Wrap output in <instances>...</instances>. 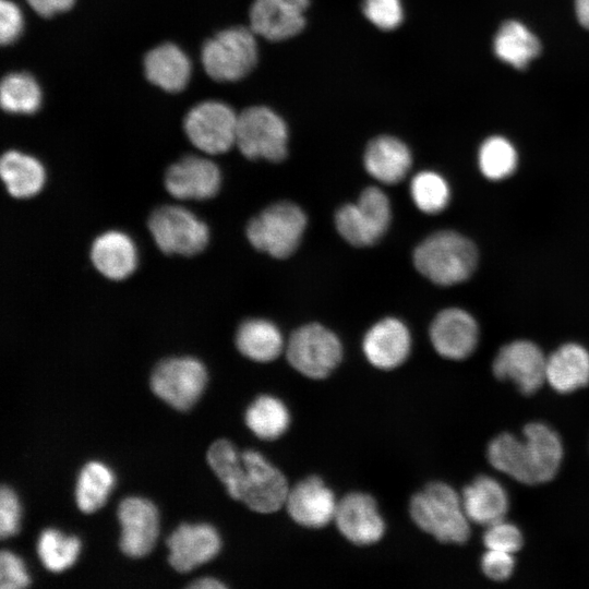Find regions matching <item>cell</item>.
Returning a JSON list of instances; mask_svg holds the SVG:
<instances>
[{"label": "cell", "mask_w": 589, "mask_h": 589, "mask_svg": "<svg viewBox=\"0 0 589 589\" xmlns=\"http://www.w3.org/2000/svg\"><path fill=\"white\" fill-rule=\"evenodd\" d=\"M207 461L228 494L251 510L271 514L285 505L287 479L257 450L240 453L228 440H217L207 450Z\"/></svg>", "instance_id": "6da1fadb"}, {"label": "cell", "mask_w": 589, "mask_h": 589, "mask_svg": "<svg viewBox=\"0 0 589 589\" xmlns=\"http://www.w3.org/2000/svg\"><path fill=\"white\" fill-rule=\"evenodd\" d=\"M409 513L424 532L444 543H464L470 536L469 519L456 491L443 482H432L410 500Z\"/></svg>", "instance_id": "7a4b0ae2"}, {"label": "cell", "mask_w": 589, "mask_h": 589, "mask_svg": "<svg viewBox=\"0 0 589 589\" xmlns=\"http://www.w3.org/2000/svg\"><path fill=\"white\" fill-rule=\"evenodd\" d=\"M413 264L432 283L450 286L470 277L478 264V252L469 239L442 230L430 235L416 248Z\"/></svg>", "instance_id": "3957f363"}, {"label": "cell", "mask_w": 589, "mask_h": 589, "mask_svg": "<svg viewBox=\"0 0 589 589\" xmlns=\"http://www.w3.org/2000/svg\"><path fill=\"white\" fill-rule=\"evenodd\" d=\"M305 227L306 216L298 205L278 202L249 221L247 237L259 251L285 259L297 250Z\"/></svg>", "instance_id": "277c9868"}, {"label": "cell", "mask_w": 589, "mask_h": 589, "mask_svg": "<svg viewBox=\"0 0 589 589\" xmlns=\"http://www.w3.org/2000/svg\"><path fill=\"white\" fill-rule=\"evenodd\" d=\"M254 34L251 28L235 26L206 40L202 62L208 76L219 82H232L250 73L257 61Z\"/></svg>", "instance_id": "5b68a950"}, {"label": "cell", "mask_w": 589, "mask_h": 589, "mask_svg": "<svg viewBox=\"0 0 589 589\" xmlns=\"http://www.w3.org/2000/svg\"><path fill=\"white\" fill-rule=\"evenodd\" d=\"M392 218L386 194L375 187L362 191L356 204H345L335 214L339 235L354 247L377 242L386 232Z\"/></svg>", "instance_id": "8992f818"}, {"label": "cell", "mask_w": 589, "mask_h": 589, "mask_svg": "<svg viewBox=\"0 0 589 589\" xmlns=\"http://www.w3.org/2000/svg\"><path fill=\"white\" fill-rule=\"evenodd\" d=\"M236 144L250 159L281 161L287 155L288 129L272 109L251 107L238 116Z\"/></svg>", "instance_id": "52a82bcc"}, {"label": "cell", "mask_w": 589, "mask_h": 589, "mask_svg": "<svg viewBox=\"0 0 589 589\" xmlns=\"http://www.w3.org/2000/svg\"><path fill=\"white\" fill-rule=\"evenodd\" d=\"M286 356L288 362L299 373L313 380H321L339 364L342 347L332 330L311 323L291 334Z\"/></svg>", "instance_id": "ba28073f"}, {"label": "cell", "mask_w": 589, "mask_h": 589, "mask_svg": "<svg viewBox=\"0 0 589 589\" xmlns=\"http://www.w3.org/2000/svg\"><path fill=\"white\" fill-rule=\"evenodd\" d=\"M148 228L157 247L167 254L194 255L209 239L207 226L181 206L158 207L148 218Z\"/></svg>", "instance_id": "9c48e42d"}, {"label": "cell", "mask_w": 589, "mask_h": 589, "mask_svg": "<svg viewBox=\"0 0 589 589\" xmlns=\"http://www.w3.org/2000/svg\"><path fill=\"white\" fill-rule=\"evenodd\" d=\"M207 382L206 369L192 357L160 361L151 375V388L172 408L185 411L200 398Z\"/></svg>", "instance_id": "30bf717a"}, {"label": "cell", "mask_w": 589, "mask_h": 589, "mask_svg": "<svg viewBox=\"0 0 589 589\" xmlns=\"http://www.w3.org/2000/svg\"><path fill=\"white\" fill-rule=\"evenodd\" d=\"M238 116L226 104L208 100L193 107L183 127L190 142L207 154H221L236 144Z\"/></svg>", "instance_id": "8fae6325"}, {"label": "cell", "mask_w": 589, "mask_h": 589, "mask_svg": "<svg viewBox=\"0 0 589 589\" xmlns=\"http://www.w3.org/2000/svg\"><path fill=\"white\" fill-rule=\"evenodd\" d=\"M546 358L533 342L516 340L503 346L493 361V373L500 380L512 381L530 395L545 381Z\"/></svg>", "instance_id": "7c38bea8"}, {"label": "cell", "mask_w": 589, "mask_h": 589, "mask_svg": "<svg viewBox=\"0 0 589 589\" xmlns=\"http://www.w3.org/2000/svg\"><path fill=\"white\" fill-rule=\"evenodd\" d=\"M334 520L339 532L357 545L374 544L385 533L376 501L363 492L345 495L337 504Z\"/></svg>", "instance_id": "4fadbf2b"}, {"label": "cell", "mask_w": 589, "mask_h": 589, "mask_svg": "<svg viewBox=\"0 0 589 589\" xmlns=\"http://www.w3.org/2000/svg\"><path fill=\"white\" fill-rule=\"evenodd\" d=\"M121 525L120 549L130 557H142L151 552L158 536V513L145 498L130 496L117 509Z\"/></svg>", "instance_id": "5bb4252c"}, {"label": "cell", "mask_w": 589, "mask_h": 589, "mask_svg": "<svg viewBox=\"0 0 589 589\" xmlns=\"http://www.w3.org/2000/svg\"><path fill=\"white\" fill-rule=\"evenodd\" d=\"M338 502L317 476L308 477L289 490L286 507L291 519L305 528H323L334 520Z\"/></svg>", "instance_id": "9a60e30c"}, {"label": "cell", "mask_w": 589, "mask_h": 589, "mask_svg": "<svg viewBox=\"0 0 589 589\" xmlns=\"http://www.w3.org/2000/svg\"><path fill=\"white\" fill-rule=\"evenodd\" d=\"M309 0H254L250 28L267 40L288 39L302 31Z\"/></svg>", "instance_id": "2e32d148"}, {"label": "cell", "mask_w": 589, "mask_h": 589, "mask_svg": "<svg viewBox=\"0 0 589 589\" xmlns=\"http://www.w3.org/2000/svg\"><path fill=\"white\" fill-rule=\"evenodd\" d=\"M169 564L187 573L214 558L221 546L217 530L208 524H181L167 539Z\"/></svg>", "instance_id": "e0dca14e"}, {"label": "cell", "mask_w": 589, "mask_h": 589, "mask_svg": "<svg viewBox=\"0 0 589 589\" xmlns=\"http://www.w3.org/2000/svg\"><path fill=\"white\" fill-rule=\"evenodd\" d=\"M221 176L209 159L189 155L172 164L165 176L167 191L180 200H206L219 190Z\"/></svg>", "instance_id": "ac0fdd59"}, {"label": "cell", "mask_w": 589, "mask_h": 589, "mask_svg": "<svg viewBox=\"0 0 589 589\" xmlns=\"http://www.w3.org/2000/svg\"><path fill=\"white\" fill-rule=\"evenodd\" d=\"M479 329L474 318L461 309L440 312L430 326V339L438 354L461 360L472 353L478 344Z\"/></svg>", "instance_id": "d6986e66"}, {"label": "cell", "mask_w": 589, "mask_h": 589, "mask_svg": "<svg viewBox=\"0 0 589 589\" xmlns=\"http://www.w3.org/2000/svg\"><path fill=\"white\" fill-rule=\"evenodd\" d=\"M362 349L373 366L381 370H392L408 358L411 349V336L401 321L387 317L374 324L366 332Z\"/></svg>", "instance_id": "ffe728a7"}, {"label": "cell", "mask_w": 589, "mask_h": 589, "mask_svg": "<svg viewBox=\"0 0 589 589\" xmlns=\"http://www.w3.org/2000/svg\"><path fill=\"white\" fill-rule=\"evenodd\" d=\"M91 260L101 275L112 280H121L135 269L137 252L128 235L111 230L94 240L91 247Z\"/></svg>", "instance_id": "44dd1931"}, {"label": "cell", "mask_w": 589, "mask_h": 589, "mask_svg": "<svg viewBox=\"0 0 589 589\" xmlns=\"http://www.w3.org/2000/svg\"><path fill=\"white\" fill-rule=\"evenodd\" d=\"M364 167L376 180L394 184L408 173L412 158L409 148L400 140L383 135L369 143L364 153Z\"/></svg>", "instance_id": "7402d4cb"}, {"label": "cell", "mask_w": 589, "mask_h": 589, "mask_svg": "<svg viewBox=\"0 0 589 589\" xmlns=\"http://www.w3.org/2000/svg\"><path fill=\"white\" fill-rule=\"evenodd\" d=\"M461 502L468 519L486 527L503 520L508 509L504 488L486 476L478 477L464 489Z\"/></svg>", "instance_id": "603a6c76"}, {"label": "cell", "mask_w": 589, "mask_h": 589, "mask_svg": "<svg viewBox=\"0 0 589 589\" xmlns=\"http://www.w3.org/2000/svg\"><path fill=\"white\" fill-rule=\"evenodd\" d=\"M147 80L164 91H182L191 76L188 56L175 44L166 43L148 51L144 59Z\"/></svg>", "instance_id": "cb8c5ba5"}, {"label": "cell", "mask_w": 589, "mask_h": 589, "mask_svg": "<svg viewBox=\"0 0 589 589\" xmlns=\"http://www.w3.org/2000/svg\"><path fill=\"white\" fill-rule=\"evenodd\" d=\"M545 381L558 393L589 384V352L578 344H565L546 359Z\"/></svg>", "instance_id": "d4e9b609"}, {"label": "cell", "mask_w": 589, "mask_h": 589, "mask_svg": "<svg viewBox=\"0 0 589 589\" xmlns=\"http://www.w3.org/2000/svg\"><path fill=\"white\" fill-rule=\"evenodd\" d=\"M524 436L537 483L550 481L555 477L563 458L560 436L540 422L528 423L524 429Z\"/></svg>", "instance_id": "484cf974"}, {"label": "cell", "mask_w": 589, "mask_h": 589, "mask_svg": "<svg viewBox=\"0 0 589 589\" xmlns=\"http://www.w3.org/2000/svg\"><path fill=\"white\" fill-rule=\"evenodd\" d=\"M0 175L7 191L17 199L34 196L45 183L43 165L33 156L17 151L2 155Z\"/></svg>", "instance_id": "4316f807"}, {"label": "cell", "mask_w": 589, "mask_h": 589, "mask_svg": "<svg viewBox=\"0 0 589 589\" xmlns=\"http://www.w3.org/2000/svg\"><path fill=\"white\" fill-rule=\"evenodd\" d=\"M236 345L244 357L256 362H271L281 353L284 338L274 323L250 318L239 326Z\"/></svg>", "instance_id": "83f0119b"}, {"label": "cell", "mask_w": 589, "mask_h": 589, "mask_svg": "<svg viewBox=\"0 0 589 589\" xmlns=\"http://www.w3.org/2000/svg\"><path fill=\"white\" fill-rule=\"evenodd\" d=\"M490 464L501 472L525 484H537L530 454L525 441L510 433H502L488 447Z\"/></svg>", "instance_id": "f1b7e54d"}, {"label": "cell", "mask_w": 589, "mask_h": 589, "mask_svg": "<svg viewBox=\"0 0 589 589\" xmlns=\"http://www.w3.org/2000/svg\"><path fill=\"white\" fill-rule=\"evenodd\" d=\"M496 57L516 69H525L540 52L538 38L520 22L502 24L494 38Z\"/></svg>", "instance_id": "f546056e"}, {"label": "cell", "mask_w": 589, "mask_h": 589, "mask_svg": "<svg viewBox=\"0 0 589 589\" xmlns=\"http://www.w3.org/2000/svg\"><path fill=\"white\" fill-rule=\"evenodd\" d=\"M244 420L259 438L273 441L288 430L290 412L281 399L272 395H261L248 407Z\"/></svg>", "instance_id": "4dcf8cb0"}, {"label": "cell", "mask_w": 589, "mask_h": 589, "mask_svg": "<svg viewBox=\"0 0 589 589\" xmlns=\"http://www.w3.org/2000/svg\"><path fill=\"white\" fill-rule=\"evenodd\" d=\"M113 474L110 469L99 462H87L80 472L75 489L77 507L86 514L99 509L113 485Z\"/></svg>", "instance_id": "1f68e13d"}, {"label": "cell", "mask_w": 589, "mask_h": 589, "mask_svg": "<svg viewBox=\"0 0 589 589\" xmlns=\"http://www.w3.org/2000/svg\"><path fill=\"white\" fill-rule=\"evenodd\" d=\"M0 100L7 112L34 113L41 103L40 87L28 73H9L1 82Z\"/></svg>", "instance_id": "d6a6232c"}, {"label": "cell", "mask_w": 589, "mask_h": 589, "mask_svg": "<svg viewBox=\"0 0 589 589\" xmlns=\"http://www.w3.org/2000/svg\"><path fill=\"white\" fill-rule=\"evenodd\" d=\"M80 548L81 542L75 536H64L56 529L44 530L37 541V553L43 565L53 573L70 567L75 562Z\"/></svg>", "instance_id": "836d02e7"}, {"label": "cell", "mask_w": 589, "mask_h": 589, "mask_svg": "<svg viewBox=\"0 0 589 589\" xmlns=\"http://www.w3.org/2000/svg\"><path fill=\"white\" fill-rule=\"evenodd\" d=\"M517 153L514 146L502 136H491L479 149V167L491 180H501L514 172Z\"/></svg>", "instance_id": "e575fe53"}, {"label": "cell", "mask_w": 589, "mask_h": 589, "mask_svg": "<svg viewBox=\"0 0 589 589\" xmlns=\"http://www.w3.org/2000/svg\"><path fill=\"white\" fill-rule=\"evenodd\" d=\"M410 194L420 211L426 214H436L446 207L449 200V188L438 173L422 171L412 178Z\"/></svg>", "instance_id": "d590c367"}, {"label": "cell", "mask_w": 589, "mask_h": 589, "mask_svg": "<svg viewBox=\"0 0 589 589\" xmlns=\"http://www.w3.org/2000/svg\"><path fill=\"white\" fill-rule=\"evenodd\" d=\"M365 17L382 31H393L400 25L404 11L400 0H363Z\"/></svg>", "instance_id": "8d00e7d4"}, {"label": "cell", "mask_w": 589, "mask_h": 589, "mask_svg": "<svg viewBox=\"0 0 589 589\" xmlns=\"http://www.w3.org/2000/svg\"><path fill=\"white\" fill-rule=\"evenodd\" d=\"M483 543L488 550L513 554L522 546V536L515 525L503 519L488 526L483 534Z\"/></svg>", "instance_id": "74e56055"}, {"label": "cell", "mask_w": 589, "mask_h": 589, "mask_svg": "<svg viewBox=\"0 0 589 589\" xmlns=\"http://www.w3.org/2000/svg\"><path fill=\"white\" fill-rule=\"evenodd\" d=\"M23 562L9 551L0 553V588L19 589L29 585Z\"/></svg>", "instance_id": "f35d334b"}, {"label": "cell", "mask_w": 589, "mask_h": 589, "mask_svg": "<svg viewBox=\"0 0 589 589\" xmlns=\"http://www.w3.org/2000/svg\"><path fill=\"white\" fill-rule=\"evenodd\" d=\"M20 504L15 493L2 484L0 490V537L5 539L19 530Z\"/></svg>", "instance_id": "ab89813d"}, {"label": "cell", "mask_w": 589, "mask_h": 589, "mask_svg": "<svg viewBox=\"0 0 589 589\" xmlns=\"http://www.w3.org/2000/svg\"><path fill=\"white\" fill-rule=\"evenodd\" d=\"M23 31V16L20 8L10 0L0 1V41L9 45L16 40Z\"/></svg>", "instance_id": "60d3db41"}, {"label": "cell", "mask_w": 589, "mask_h": 589, "mask_svg": "<svg viewBox=\"0 0 589 589\" xmlns=\"http://www.w3.org/2000/svg\"><path fill=\"white\" fill-rule=\"evenodd\" d=\"M515 561L512 553L488 550L481 560V568L492 580L503 581L513 574Z\"/></svg>", "instance_id": "b9f144b4"}, {"label": "cell", "mask_w": 589, "mask_h": 589, "mask_svg": "<svg viewBox=\"0 0 589 589\" xmlns=\"http://www.w3.org/2000/svg\"><path fill=\"white\" fill-rule=\"evenodd\" d=\"M31 8L43 17L68 11L75 0H26Z\"/></svg>", "instance_id": "7bdbcfd3"}, {"label": "cell", "mask_w": 589, "mask_h": 589, "mask_svg": "<svg viewBox=\"0 0 589 589\" xmlns=\"http://www.w3.org/2000/svg\"><path fill=\"white\" fill-rule=\"evenodd\" d=\"M188 587L194 588V589H224L226 588V585L216 578L204 577V578L196 579L195 581L190 584Z\"/></svg>", "instance_id": "ee69618b"}, {"label": "cell", "mask_w": 589, "mask_h": 589, "mask_svg": "<svg viewBox=\"0 0 589 589\" xmlns=\"http://www.w3.org/2000/svg\"><path fill=\"white\" fill-rule=\"evenodd\" d=\"M575 9L579 23L589 29V0H575Z\"/></svg>", "instance_id": "f6af8a7d"}]
</instances>
